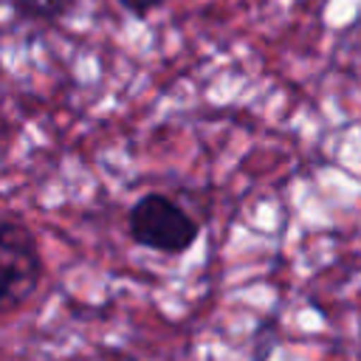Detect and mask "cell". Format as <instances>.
<instances>
[{"instance_id":"2","label":"cell","mask_w":361,"mask_h":361,"mask_svg":"<svg viewBox=\"0 0 361 361\" xmlns=\"http://www.w3.org/2000/svg\"><path fill=\"white\" fill-rule=\"evenodd\" d=\"M42 276V259L31 231L0 220V316L25 305Z\"/></svg>"},{"instance_id":"1","label":"cell","mask_w":361,"mask_h":361,"mask_svg":"<svg viewBox=\"0 0 361 361\" xmlns=\"http://www.w3.org/2000/svg\"><path fill=\"white\" fill-rule=\"evenodd\" d=\"M127 226H130V237L138 245L164 254L186 251L200 234L197 220L180 203H175L161 192H149L138 197V203L130 209Z\"/></svg>"},{"instance_id":"4","label":"cell","mask_w":361,"mask_h":361,"mask_svg":"<svg viewBox=\"0 0 361 361\" xmlns=\"http://www.w3.org/2000/svg\"><path fill=\"white\" fill-rule=\"evenodd\" d=\"M166 0H118V6L124 11H130L133 17H147L149 11H155L158 6H164Z\"/></svg>"},{"instance_id":"3","label":"cell","mask_w":361,"mask_h":361,"mask_svg":"<svg viewBox=\"0 0 361 361\" xmlns=\"http://www.w3.org/2000/svg\"><path fill=\"white\" fill-rule=\"evenodd\" d=\"M11 6L17 14L31 20H54L71 6V0H11Z\"/></svg>"}]
</instances>
